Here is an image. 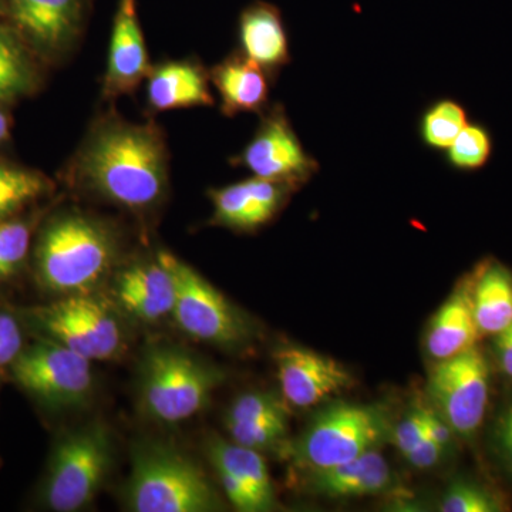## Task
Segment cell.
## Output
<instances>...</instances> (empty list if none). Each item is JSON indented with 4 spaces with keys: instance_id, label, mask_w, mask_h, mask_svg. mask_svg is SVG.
<instances>
[{
    "instance_id": "37",
    "label": "cell",
    "mask_w": 512,
    "mask_h": 512,
    "mask_svg": "<svg viewBox=\"0 0 512 512\" xmlns=\"http://www.w3.org/2000/svg\"><path fill=\"white\" fill-rule=\"evenodd\" d=\"M20 350H22V335H20V332L0 340V366L15 362Z\"/></svg>"
},
{
    "instance_id": "21",
    "label": "cell",
    "mask_w": 512,
    "mask_h": 512,
    "mask_svg": "<svg viewBox=\"0 0 512 512\" xmlns=\"http://www.w3.org/2000/svg\"><path fill=\"white\" fill-rule=\"evenodd\" d=\"M148 79V100L158 111L214 106L210 77L197 63L161 64Z\"/></svg>"
},
{
    "instance_id": "25",
    "label": "cell",
    "mask_w": 512,
    "mask_h": 512,
    "mask_svg": "<svg viewBox=\"0 0 512 512\" xmlns=\"http://www.w3.org/2000/svg\"><path fill=\"white\" fill-rule=\"evenodd\" d=\"M494 148L490 128L480 121H468L456 140L444 151V161L457 173H477L490 164Z\"/></svg>"
},
{
    "instance_id": "30",
    "label": "cell",
    "mask_w": 512,
    "mask_h": 512,
    "mask_svg": "<svg viewBox=\"0 0 512 512\" xmlns=\"http://www.w3.org/2000/svg\"><path fill=\"white\" fill-rule=\"evenodd\" d=\"M288 414L278 397L269 393H248L238 397L228 412L227 423L255 421Z\"/></svg>"
},
{
    "instance_id": "24",
    "label": "cell",
    "mask_w": 512,
    "mask_h": 512,
    "mask_svg": "<svg viewBox=\"0 0 512 512\" xmlns=\"http://www.w3.org/2000/svg\"><path fill=\"white\" fill-rule=\"evenodd\" d=\"M468 121V111L463 103L453 97H440L421 113L417 133L427 150L444 153Z\"/></svg>"
},
{
    "instance_id": "38",
    "label": "cell",
    "mask_w": 512,
    "mask_h": 512,
    "mask_svg": "<svg viewBox=\"0 0 512 512\" xmlns=\"http://www.w3.org/2000/svg\"><path fill=\"white\" fill-rule=\"evenodd\" d=\"M19 326L16 320L9 315H0V340L19 333Z\"/></svg>"
},
{
    "instance_id": "6",
    "label": "cell",
    "mask_w": 512,
    "mask_h": 512,
    "mask_svg": "<svg viewBox=\"0 0 512 512\" xmlns=\"http://www.w3.org/2000/svg\"><path fill=\"white\" fill-rule=\"evenodd\" d=\"M427 393L456 436L473 440L483 426L490 400V366L476 348L440 360L431 372Z\"/></svg>"
},
{
    "instance_id": "11",
    "label": "cell",
    "mask_w": 512,
    "mask_h": 512,
    "mask_svg": "<svg viewBox=\"0 0 512 512\" xmlns=\"http://www.w3.org/2000/svg\"><path fill=\"white\" fill-rule=\"evenodd\" d=\"M43 328L56 342L86 356L104 360L121 346L119 322L103 303L77 293L37 312Z\"/></svg>"
},
{
    "instance_id": "29",
    "label": "cell",
    "mask_w": 512,
    "mask_h": 512,
    "mask_svg": "<svg viewBox=\"0 0 512 512\" xmlns=\"http://www.w3.org/2000/svg\"><path fill=\"white\" fill-rule=\"evenodd\" d=\"M29 84V69L18 43L0 30V99L18 96Z\"/></svg>"
},
{
    "instance_id": "23",
    "label": "cell",
    "mask_w": 512,
    "mask_h": 512,
    "mask_svg": "<svg viewBox=\"0 0 512 512\" xmlns=\"http://www.w3.org/2000/svg\"><path fill=\"white\" fill-rule=\"evenodd\" d=\"M208 457L217 470L228 471L237 477L254 495L262 511L274 507V487L268 467L259 451L214 437L208 444Z\"/></svg>"
},
{
    "instance_id": "39",
    "label": "cell",
    "mask_w": 512,
    "mask_h": 512,
    "mask_svg": "<svg viewBox=\"0 0 512 512\" xmlns=\"http://www.w3.org/2000/svg\"><path fill=\"white\" fill-rule=\"evenodd\" d=\"M9 136V123L5 114L0 111V141L5 140Z\"/></svg>"
},
{
    "instance_id": "26",
    "label": "cell",
    "mask_w": 512,
    "mask_h": 512,
    "mask_svg": "<svg viewBox=\"0 0 512 512\" xmlns=\"http://www.w3.org/2000/svg\"><path fill=\"white\" fill-rule=\"evenodd\" d=\"M443 512H504L510 510L503 494L470 478H457L441 498Z\"/></svg>"
},
{
    "instance_id": "19",
    "label": "cell",
    "mask_w": 512,
    "mask_h": 512,
    "mask_svg": "<svg viewBox=\"0 0 512 512\" xmlns=\"http://www.w3.org/2000/svg\"><path fill=\"white\" fill-rule=\"evenodd\" d=\"M471 276L474 318L481 336H494L512 325V269L485 258Z\"/></svg>"
},
{
    "instance_id": "14",
    "label": "cell",
    "mask_w": 512,
    "mask_h": 512,
    "mask_svg": "<svg viewBox=\"0 0 512 512\" xmlns=\"http://www.w3.org/2000/svg\"><path fill=\"white\" fill-rule=\"evenodd\" d=\"M150 62L136 0H120L114 16L104 94L109 97L133 93L151 73Z\"/></svg>"
},
{
    "instance_id": "36",
    "label": "cell",
    "mask_w": 512,
    "mask_h": 512,
    "mask_svg": "<svg viewBox=\"0 0 512 512\" xmlns=\"http://www.w3.org/2000/svg\"><path fill=\"white\" fill-rule=\"evenodd\" d=\"M494 359L498 369L512 379V325L493 336Z\"/></svg>"
},
{
    "instance_id": "12",
    "label": "cell",
    "mask_w": 512,
    "mask_h": 512,
    "mask_svg": "<svg viewBox=\"0 0 512 512\" xmlns=\"http://www.w3.org/2000/svg\"><path fill=\"white\" fill-rule=\"evenodd\" d=\"M276 373L286 402L308 409L350 389L348 370L332 357L299 346H282L274 353Z\"/></svg>"
},
{
    "instance_id": "10",
    "label": "cell",
    "mask_w": 512,
    "mask_h": 512,
    "mask_svg": "<svg viewBox=\"0 0 512 512\" xmlns=\"http://www.w3.org/2000/svg\"><path fill=\"white\" fill-rule=\"evenodd\" d=\"M92 360L62 343L43 342L19 353L13 375L20 386L55 406L82 403L92 389Z\"/></svg>"
},
{
    "instance_id": "16",
    "label": "cell",
    "mask_w": 512,
    "mask_h": 512,
    "mask_svg": "<svg viewBox=\"0 0 512 512\" xmlns=\"http://www.w3.org/2000/svg\"><path fill=\"white\" fill-rule=\"evenodd\" d=\"M471 298V276L458 282L431 320L426 333V350L431 359H450L476 348L480 338Z\"/></svg>"
},
{
    "instance_id": "15",
    "label": "cell",
    "mask_w": 512,
    "mask_h": 512,
    "mask_svg": "<svg viewBox=\"0 0 512 512\" xmlns=\"http://www.w3.org/2000/svg\"><path fill=\"white\" fill-rule=\"evenodd\" d=\"M242 55L266 73H276L291 62L289 37L281 10L258 0L242 10L238 20Z\"/></svg>"
},
{
    "instance_id": "20",
    "label": "cell",
    "mask_w": 512,
    "mask_h": 512,
    "mask_svg": "<svg viewBox=\"0 0 512 512\" xmlns=\"http://www.w3.org/2000/svg\"><path fill=\"white\" fill-rule=\"evenodd\" d=\"M211 79L220 94L224 116L256 113L264 110L268 103V73L242 53L217 64L212 69Z\"/></svg>"
},
{
    "instance_id": "31",
    "label": "cell",
    "mask_w": 512,
    "mask_h": 512,
    "mask_svg": "<svg viewBox=\"0 0 512 512\" xmlns=\"http://www.w3.org/2000/svg\"><path fill=\"white\" fill-rule=\"evenodd\" d=\"M29 228L22 222L0 224V276H8L25 259L29 249Z\"/></svg>"
},
{
    "instance_id": "18",
    "label": "cell",
    "mask_w": 512,
    "mask_h": 512,
    "mask_svg": "<svg viewBox=\"0 0 512 512\" xmlns=\"http://www.w3.org/2000/svg\"><path fill=\"white\" fill-rule=\"evenodd\" d=\"M389 464L377 450L338 466L311 471L309 487L330 498L367 497L383 493L392 485Z\"/></svg>"
},
{
    "instance_id": "9",
    "label": "cell",
    "mask_w": 512,
    "mask_h": 512,
    "mask_svg": "<svg viewBox=\"0 0 512 512\" xmlns=\"http://www.w3.org/2000/svg\"><path fill=\"white\" fill-rule=\"evenodd\" d=\"M255 177L301 188L319 173L320 164L303 147L282 104L262 117L248 146L232 160Z\"/></svg>"
},
{
    "instance_id": "32",
    "label": "cell",
    "mask_w": 512,
    "mask_h": 512,
    "mask_svg": "<svg viewBox=\"0 0 512 512\" xmlns=\"http://www.w3.org/2000/svg\"><path fill=\"white\" fill-rule=\"evenodd\" d=\"M490 444L498 464L512 478V400L495 417Z\"/></svg>"
},
{
    "instance_id": "33",
    "label": "cell",
    "mask_w": 512,
    "mask_h": 512,
    "mask_svg": "<svg viewBox=\"0 0 512 512\" xmlns=\"http://www.w3.org/2000/svg\"><path fill=\"white\" fill-rule=\"evenodd\" d=\"M424 436H426V429H424L423 404H419L394 427L392 440L394 446L404 456L419 444Z\"/></svg>"
},
{
    "instance_id": "35",
    "label": "cell",
    "mask_w": 512,
    "mask_h": 512,
    "mask_svg": "<svg viewBox=\"0 0 512 512\" xmlns=\"http://www.w3.org/2000/svg\"><path fill=\"white\" fill-rule=\"evenodd\" d=\"M424 429L431 440L436 441L439 446L447 450L453 441L454 431L448 426L439 413L434 412L433 407L423 406Z\"/></svg>"
},
{
    "instance_id": "2",
    "label": "cell",
    "mask_w": 512,
    "mask_h": 512,
    "mask_svg": "<svg viewBox=\"0 0 512 512\" xmlns=\"http://www.w3.org/2000/svg\"><path fill=\"white\" fill-rule=\"evenodd\" d=\"M126 498L136 512H208L221 507L210 480L194 461L156 443L134 451Z\"/></svg>"
},
{
    "instance_id": "27",
    "label": "cell",
    "mask_w": 512,
    "mask_h": 512,
    "mask_svg": "<svg viewBox=\"0 0 512 512\" xmlns=\"http://www.w3.org/2000/svg\"><path fill=\"white\" fill-rule=\"evenodd\" d=\"M46 190L42 175L0 163V220L36 200Z\"/></svg>"
},
{
    "instance_id": "22",
    "label": "cell",
    "mask_w": 512,
    "mask_h": 512,
    "mask_svg": "<svg viewBox=\"0 0 512 512\" xmlns=\"http://www.w3.org/2000/svg\"><path fill=\"white\" fill-rule=\"evenodd\" d=\"M79 12V0H10L16 26L49 49L62 46L72 37Z\"/></svg>"
},
{
    "instance_id": "13",
    "label": "cell",
    "mask_w": 512,
    "mask_h": 512,
    "mask_svg": "<svg viewBox=\"0 0 512 512\" xmlns=\"http://www.w3.org/2000/svg\"><path fill=\"white\" fill-rule=\"evenodd\" d=\"M296 190L295 185L259 177L212 190L214 222L237 231H255L274 220Z\"/></svg>"
},
{
    "instance_id": "28",
    "label": "cell",
    "mask_w": 512,
    "mask_h": 512,
    "mask_svg": "<svg viewBox=\"0 0 512 512\" xmlns=\"http://www.w3.org/2000/svg\"><path fill=\"white\" fill-rule=\"evenodd\" d=\"M229 434L239 446L261 451L274 447L288 431V414L255 421L227 423Z\"/></svg>"
},
{
    "instance_id": "3",
    "label": "cell",
    "mask_w": 512,
    "mask_h": 512,
    "mask_svg": "<svg viewBox=\"0 0 512 512\" xmlns=\"http://www.w3.org/2000/svg\"><path fill=\"white\" fill-rule=\"evenodd\" d=\"M113 252V241L99 224L67 215L43 234L37 249L40 276L53 291L86 293L109 271Z\"/></svg>"
},
{
    "instance_id": "7",
    "label": "cell",
    "mask_w": 512,
    "mask_h": 512,
    "mask_svg": "<svg viewBox=\"0 0 512 512\" xmlns=\"http://www.w3.org/2000/svg\"><path fill=\"white\" fill-rule=\"evenodd\" d=\"M158 261L173 276V313L185 333L227 346L238 345L248 338L247 322L210 282L170 252L158 254Z\"/></svg>"
},
{
    "instance_id": "17",
    "label": "cell",
    "mask_w": 512,
    "mask_h": 512,
    "mask_svg": "<svg viewBox=\"0 0 512 512\" xmlns=\"http://www.w3.org/2000/svg\"><path fill=\"white\" fill-rule=\"evenodd\" d=\"M117 299L127 312L146 322H156L173 313V276L157 264H138L121 272L116 284Z\"/></svg>"
},
{
    "instance_id": "1",
    "label": "cell",
    "mask_w": 512,
    "mask_h": 512,
    "mask_svg": "<svg viewBox=\"0 0 512 512\" xmlns=\"http://www.w3.org/2000/svg\"><path fill=\"white\" fill-rule=\"evenodd\" d=\"M77 171L101 197L144 210L163 197L167 185L163 137L156 127L110 121L87 141Z\"/></svg>"
},
{
    "instance_id": "5",
    "label": "cell",
    "mask_w": 512,
    "mask_h": 512,
    "mask_svg": "<svg viewBox=\"0 0 512 512\" xmlns=\"http://www.w3.org/2000/svg\"><path fill=\"white\" fill-rule=\"evenodd\" d=\"M141 382L148 414L164 423H178L200 412L221 377L180 350L156 349L147 357Z\"/></svg>"
},
{
    "instance_id": "8",
    "label": "cell",
    "mask_w": 512,
    "mask_h": 512,
    "mask_svg": "<svg viewBox=\"0 0 512 512\" xmlns=\"http://www.w3.org/2000/svg\"><path fill=\"white\" fill-rule=\"evenodd\" d=\"M110 437L103 426L70 434L56 448L46 485L52 510L73 512L92 503L109 473Z\"/></svg>"
},
{
    "instance_id": "4",
    "label": "cell",
    "mask_w": 512,
    "mask_h": 512,
    "mask_svg": "<svg viewBox=\"0 0 512 512\" xmlns=\"http://www.w3.org/2000/svg\"><path fill=\"white\" fill-rule=\"evenodd\" d=\"M392 431L379 407L338 404L319 414L299 437L293 460L309 473L325 470L379 450Z\"/></svg>"
},
{
    "instance_id": "34",
    "label": "cell",
    "mask_w": 512,
    "mask_h": 512,
    "mask_svg": "<svg viewBox=\"0 0 512 512\" xmlns=\"http://www.w3.org/2000/svg\"><path fill=\"white\" fill-rule=\"evenodd\" d=\"M444 451L446 450L426 434L419 444H416L409 453L404 454V457L409 461L410 466L417 470H429L440 463Z\"/></svg>"
}]
</instances>
